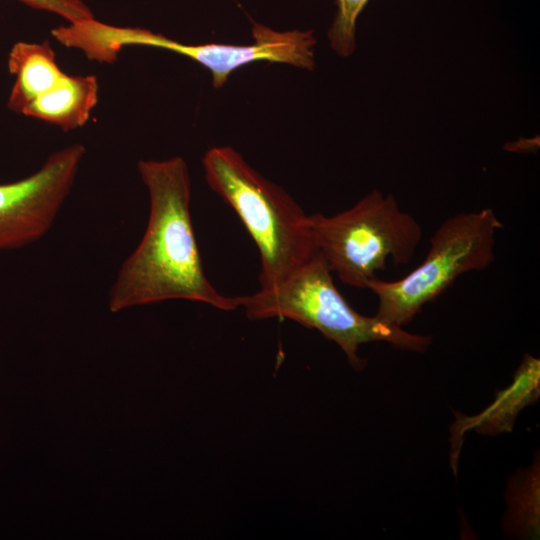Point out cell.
<instances>
[{"instance_id":"1","label":"cell","mask_w":540,"mask_h":540,"mask_svg":"<svg viewBox=\"0 0 540 540\" xmlns=\"http://www.w3.org/2000/svg\"><path fill=\"white\" fill-rule=\"evenodd\" d=\"M150 211L143 237L119 268L109 290L110 311L184 299L231 311L239 297L220 293L208 280L190 212L191 180L182 157L140 160Z\"/></svg>"},{"instance_id":"2","label":"cell","mask_w":540,"mask_h":540,"mask_svg":"<svg viewBox=\"0 0 540 540\" xmlns=\"http://www.w3.org/2000/svg\"><path fill=\"white\" fill-rule=\"evenodd\" d=\"M202 164L206 182L234 209L259 250L260 288L281 282L316 254L309 215L240 153L213 147Z\"/></svg>"},{"instance_id":"3","label":"cell","mask_w":540,"mask_h":540,"mask_svg":"<svg viewBox=\"0 0 540 540\" xmlns=\"http://www.w3.org/2000/svg\"><path fill=\"white\" fill-rule=\"evenodd\" d=\"M331 273L316 252L281 282L238 296L239 307L249 319L287 318L318 330L340 347L357 370L367 363L357 354L363 344L382 341L412 352H425L431 345L428 335L410 333L355 311L336 288Z\"/></svg>"},{"instance_id":"4","label":"cell","mask_w":540,"mask_h":540,"mask_svg":"<svg viewBox=\"0 0 540 540\" xmlns=\"http://www.w3.org/2000/svg\"><path fill=\"white\" fill-rule=\"evenodd\" d=\"M317 252L346 285L364 289L388 261L408 264L422 238L416 219L393 195L372 190L334 215H309Z\"/></svg>"},{"instance_id":"5","label":"cell","mask_w":540,"mask_h":540,"mask_svg":"<svg viewBox=\"0 0 540 540\" xmlns=\"http://www.w3.org/2000/svg\"><path fill=\"white\" fill-rule=\"evenodd\" d=\"M502 227L491 208L446 218L431 236L419 266L398 280L376 277L368 282L366 288L378 300L375 316L403 327L461 275L488 268L495 258L496 233Z\"/></svg>"},{"instance_id":"6","label":"cell","mask_w":540,"mask_h":540,"mask_svg":"<svg viewBox=\"0 0 540 540\" xmlns=\"http://www.w3.org/2000/svg\"><path fill=\"white\" fill-rule=\"evenodd\" d=\"M86 149L75 143L53 152L39 170L0 184V252L30 245L51 229L78 174Z\"/></svg>"},{"instance_id":"7","label":"cell","mask_w":540,"mask_h":540,"mask_svg":"<svg viewBox=\"0 0 540 540\" xmlns=\"http://www.w3.org/2000/svg\"><path fill=\"white\" fill-rule=\"evenodd\" d=\"M253 43L235 45L225 43L185 44L162 36L160 49L185 56L206 68L212 76L214 88L224 86L237 69L257 61H268L312 70L315 66L312 30L276 31L254 23Z\"/></svg>"},{"instance_id":"8","label":"cell","mask_w":540,"mask_h":540,"mask_svg":"<svg viewBox=\"0 0 540 540\" xmlns=\"http://www.w3.org/2000/svg\"><path fill=\"white\" fill-rule=\"evenodd\" d=\"M98 99L96 76L64 74L54 87L32 100L21 114L70 131L86 124Z\"/></svg>"},{"instance_id":"9","label":"cell","mask_w":540,"mask_h":540,"mask_svg":"<svg viewBox=\"0 0 540 540\" xmlns=\"http://www.w3.org/2000/svg\"><path fill=\"white\" fill-rule=\"evenodd\" d=\"M9 72L15 76L8 107L17 113L54 87L64 76L49 42L15 43L8 56Z\"/></svg>"},{"instance_id":"10","label":"cell","mask_w":540,"mask_h":540,"mask_svg":"<svg viewBox=\"0 0 540 540\" xmlns=\"http://www.w3.org/2000/svg\"><path fill=\"white\" fill-rule=\"evenodd\" d=\"M540 362L526 354L509 387L498 393L495 401L475 417L459 422L456 435L469 429L482 434L511 431L517 414L539 395Z\"/></svg>"},{"instance_id":"11","label":"cell","mask_w":540,"mask_h":540,"mask_svg":"<svg viewBox=\"0 0 540 540\" xmlns=\"http://www.w3.org/2000/svg\"><path fill=\"white\" fill-rule=\"evenodd\" d=\"M369 0H336L337 12L328 31L332 49L346 57L355 50V31L358 16Z\"/></svg>"},{"instance_id":"12","label":"cell","mask_w":540,"mask_h":540,"mask_svg":"<svg viewBox=\"0 0 540 540\" xmlns=\"http://www.w3.org/2000/svg\"><path fill=\"white\" fill-rule=\"evenodd\" d=\"M35 9L56 13L69 23L93 18L91 10L81 0H18Z\"/></svg>"}]
</instances>
